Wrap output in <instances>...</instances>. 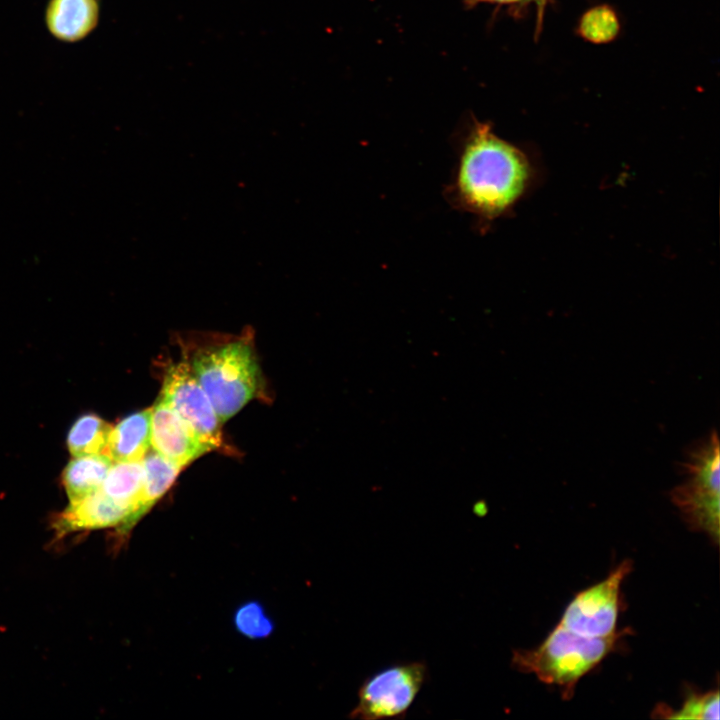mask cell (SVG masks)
Here are the masks:
<instances>
[{"label": "cell", "instance_id": "16", "mask_svg": "<svg viewBox=\"0 0 720 720\" xmlns=\"http://www.w3.org/2000/svg\"><path fill=\"white\" fill-rule=\"evenodd\" d=\"M236 629L250 639H262L273 631V622L257 601L246 602L234 614Z\"/></svg>", "mask_w": 720, "mask_h": 720}, {"label": "cell", "instance_id": "9", "mask_svg": "<svg viewBox=\"0 0 720 720\" xmlns=\"http://www.w3.org/2000/svg\"><path fill=\"white\" fill-rule=\"evenodd\" d=\"M138 520L133 506L118 502L100 489L74 501L58 516L61 533L121 526L127 530Z\"/></svg>", "mask_w": 720, "mask_h": 720}, {"label": "cell", "instance_id": "1", "mask_svg": "<svg viewBox=\"0 0 720 720\" xmlns=\"http://www.w3.org/2000/svg\"><path fill=\"white\" fill-rule=\"evenodd\" d=\"M532 174L521 149L488 125L475 123L460 143L445 198L454 209L473 216L481 230L487 229L522 198Z\"/></svg>", "mask_w": 720, "mask_h": 720}, {"label": "cell", "instance_id": "10", "mask_svg": "<svg viewBox=\"0 0 720 720\" xmlns=\"http://www.w3.org/2000/svg\"><path fill=\"white\" fill-rule=\"evenodd\" d=\"M99 0H49L45 10L48 31L63 42L87 37L99 20Z\"/></svg>", "mask_w": 720, "mask_h": 720}, {"label": "cell", "instance_id": "8", "mask_svg": "<svg viewBox=\"0 0 720 720\" xmlns=\"http://www.w3.org/2000/svg\"><path fill=\"white\" fill-rule=\"evenodd\" d=\"M150 445L182 468L212 450L161 398L151 411Z\"/></svg>", "mask_w": 720, "mask_h": 720}, {"label": "cell", "instance_id": "12", "mask_svg": "<svg viewBox=\"0 0 720 720\" xmlns=\"http://www.w3.org/2000/svg\"><path fill=\"white\" fill-rule=\"evenodd\" d=\"M112 463L105 453L75 456L63 472V484L70 501L100 489Z\"/></svg>", "mask_w": 720, "mask_h": 720}, {"label": "cell", "instance_id": "18", "mask_svg": "<svg viewBox=\"0 0 720 720\" xmlns=\"http://www.w3.org/2000/svg\"><path fill=\"white\" fill-rule=\"evenodd\" d=\"M618 27L616 15L611 9L597 7L584 15L580 31L590 41L606 42L615 37Z\"/></svg>", "mask_w": 720, "mask_h": 720}, {"label": "cell", "instance_id": "3", "mask_svg": "<svg viewBox=\"0 0 720 720\" xmlns=\"http://www.w3.org/2000/svg\"><path fill=\"white\" fill-rule=\"evenodd\" d=\"M191 369L224 423L256 396L260 374L251 346L238 340L197 352Z\"/></svg>", "mask_w": 720, "mask_h": 720}, {"label": "cell", "instance_id": "2", "mask_svg": "<svg viewBox=\"0 0 720 720\" xmlns=\"http://www.w3.org/2000/svg\"><path fill=\"white\" fill-rule=\"evenodd\" d=\"M624 632L609 637H585L558 624L534 649L513 651L512 666L557 685L569 699L577 682L594 669L616 646Z\"/></svg>", "mask_w": 720, "mask_h": 720}, {"label": "cell", "instance_id": "6", "mask_svg": "<svg viewBox=\"0 0 720 720\" xmlns=\"http://www.w3.org/2000/svg\"><path fill=\"white\" fill-rule=\"evenodd\" d=\"M631 561L621 562L605 579L575 595L558 624L585 637L617 633L621 583L631 571Z\"/></svg>", "mask_w": 720, "mask_h": 720}, {"label": "cell", "instance_id": "11", "mask_svg": "<svg viewBox=\"0 0 720 720\" xmlns=\"http://www.w3.org/2000/svg\"><path fill=\"white\" fill-rule=\"evenodd\" d=\"M151 411L133 413L111 427L105 454L113 462L142 460L149 451Z\"/></svg>", "mask_w": 720, "mask_h": 720}, {"label": "cell", "instance_id": "15", "mask_svg": "<svg viewBox=\"0 0 720 720\" xmlns=\"http://www.w3.org/2000/svg\"><path fill=\"white\" fill-rule=\"evenodd\" d=\"M111 427L96 415L81 416L69 431L67 437L69 451L74 456L105 453Z\"/></svg>", "mask_w": 720, "mask_h": 720}, {"label": "cell", "instance_id": "17", "mask_svg": "<svg viewBox=\"0 0 720 720\" xmlns=\"http://www.w3.org/2000/svg\"><path fill=\"white\" fill-rule=\"evenodd\" d=\"M662 712L663 717L672 719H719V691L690 695L678 710Z\"/></svg>", "mask_w": 720, "mask_h": 720}, {"label": "cell", "instance_id": "4", "mask_svg": "<svg viewBox=\"0 0 720 720\" xmlns=\"http://www.w3.org/2000/svg\"><path fill=\"white\" fill-rule=\"evenodd\" d=\"M683 481L670 497L687 525L719 543L720 455L715 430L694 443L679 465Z\"/></svg>", "mask_w": 720, "mask_h": 720}, {"label": "cell", "instance_id": "19", "mask_svg": "<svg viewBox=\"0 0 720 720\" xmlns=\"http://www.w3.org/2000/svg\"><path fill=\"white\" fill-rule=\"evenodd\" d=\"M488 1H494V2H502V3H506V2H515V1H519V0H488Z\"/></svg>", "mask_w": 720, "mask_h": 720}, {"label": "cell", "instance_id": "7", "mask_svg": "<svg viewBox=\"0 0 720 720\" xmlns=\"http://www.w3.org/2000/svg\"><path fill=\"white\" fill-rule=\"evenodd\" d=\"M160 398L212 449L221 445V422L187 362L168 368Z\"/></svg>", "mask_w": 720, "mask_h": 720}, {"label": "cell", "instance_id": "13", "mask_svg": "<svg viewBox=\"0 0 720 720\" xmlns=\"http://www.w3.org/2000/svg\"><path fill=\"white\" fill-rule=\"evenodd\" d=\"M143 481L142 460L113 462L100 490L118 502L133 506L139 519Z\"/></svg>", "mask_w": 720, "mask_h": 720}, {"label": "cell", "instance_id": "14", "mask_svg": "<svg viewBox=\"0 0 720 720\" xmlns=\"http://www.w3.org/2000/svg\"><path fill=\"white\" fill-rule=\"evenodd\" d=\"M142 462L144 481L140 498L141 516L165 494L182 469L153 449H149Z\"/></svg>", "mask_w": 720, "mask_h": 720}, {"label": "cell", "instance_id": "5", "mask_svg": "<svg viewBox=\"0 0 720 720\" xmlns=\"http://www.w3.org/2000/svg\"><path fill=\"white\" fill-rule=\"evenodd\" d=\"M427 677L424 662L399 663L366 678L349 717L380 720L401 717L410 708Z\"/></svg>", "mask_w": 720, "mask_h": 720}]
</instances>
